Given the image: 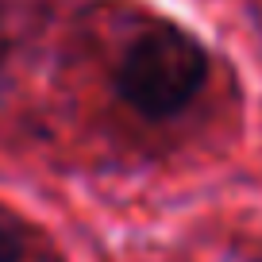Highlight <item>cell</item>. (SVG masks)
<instances>
[{"mask_svg": "<svg viewBox=\"0 0 262 262\" xmlns=\"http://www.w3.org/2000/svg\"><path fill=\"white\" fill-rule=\"evenodd\" d=\"M0 262H24V243L12 228L0 224Z\"/></svg>", "mask_w": 262, "mask_h": 262, "instance_id": "2", "label": "cell"}, {"mask_svg": "<svg viewBox=\"0 0 262 262\" xmlns=\"http://www.w3.org/2000/svg\"><path fill=\"white\" fill-rule=\"evenodd\" d=\"M208 81V50L173 24H155L123 50L116 93L143 120H173Z\"/></svg>", "mask_w": 262, "mask_h": 262, "instance_id": "1", "label": "cell"}]
</instances>
